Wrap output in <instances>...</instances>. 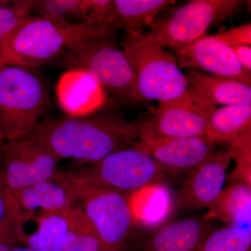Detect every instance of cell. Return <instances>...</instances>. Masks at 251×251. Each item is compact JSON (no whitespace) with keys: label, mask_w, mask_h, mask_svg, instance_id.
Here are the masks:
<instances>
[{"label":"cell","mask_w":251,"mask_h":251,"mask_svg":"<svg viewBox=\"0 0 251 251\" xmlns=\"http://www.w3.org/2000/svg\"><path fill=\"white\" fill-rule=\"evenodd\" d=\"M239 63L251 72V46H239L231 48Z\"/></svg>","instance_id":"1f68e13d"},{"label":"cell","mask_w":251,"mask_h":251,"mask_svg":"<svg viewBox=\"0 0 251 251\" xmlns=\"http://www.w3.org/2000/svg\"><path fill=\"white\" fill-rule=\"evenodd\" d=\"M69 211L48 213L21 211L15 224L18 244L34 251H62Z\"/></svg>","instance_id":"5bb4252c"},{"label":"cell","mask_w":251,"mask_h":251,"mask_svg":"<svg viewBox=\"0 0 251 251\" xmlns=\"http://www.w3.org/2000/svg\"><path fill=\"white\" fill-rule=\"evenodd\" d=\"M175 3V0H114L115 30L143 31Z\"/></svg>","instance_id":"44dd1931"},{"label":"cell","mask_w":251,"mask_h":251,"mask_svg":"<svg viewBox=\"0 0 251 251\" xmlns=\"http://www.w3.org/2000/svg\"><path fill=\"white\" fill-rule=\"evenodd\" d=\"M100 251H110L107 250V249H102L101 250H100Z\"/></svg>","instance_id":"d590c367"},{"label":"cell","mask_w":251,"mask_h":251,"mask_svg":"<svg viewBox=\"0 0 251 251\" xmlns=\"http://www.w3.org/2000/svg\"><path fill=\"white\" fill-rule=\"evenodd\" d=\"M13 1H6V0H0V7H5L12 4Z\"/></svg>","instance_id":"e575fe53"},{"label":"cell","mask_w":251,"mask_h":251,"mask_svg":"<svg viewBox=\"0 0 251 251\" xmlns=\"http://www.w3.org/2000/svg\"><path fill=\"white\" fill-rule=\"evenodd\" d=\"M112 28L90 23L57 21L41 16L26 18L10 38L0 64L36 71L64 52L91 38L114 35Z\"/></svg>","instance_id":"7a4b0ae2"},{"label":"cell","mask_w":251,"mask_h":251,"mask_svg":"<svg viewBox=\"0 0 251 251\" xmlns=\"http://www.w3.org/2000/svg\"><path fill=\"white\" fill-rule=\"evenodd\" d=\"M57 181L75 196L77 202L79 201L103 249L127 251L137 226L129 196L111 188L72 179L62 171Z\"/></svg>","instance_id":"5b68a950"},{"label":"cell","mask_w":251,"mask_h":251,"mask_svg":"<svg viewBox=\"0 0 251 251\" xmlns=\"http://www.w3.org/2000/svg\"><path fill=\"white\" fill-rule=\"evenodd\" d=\"M227 150H218L188 173L176 196V204L185 209L209 208L224 189L231 163Z\"/></svg>","instance_id":"4fadbf2b"},{"label":"cell","mask_w":251,"mask_h":251,"mask_svg":"<svg viewBox=\"0 0 251 251\" xmlns=\"http://www.w3.org/2000/svg\"><path fill=\"white\" fill-rule=\"evenodd\" d=\"M77 171L64 172L72 179L111 188L131 196L161 184L166 172L148 153L134 145L114 151L97 163Z\"/></svg>","instance_id":"52a82bcc"},{"label":"cell","mask_w":251,"mask_h":251,"mask_svg":"<svg viewBox=\"0 0 251 251\" xmlns=\"http://www.w3.org/2000/svg\"><path fill=\"white\" fill-rule=\"evenodd\" d=\"M251 128V105H226L215 109L206 135L214 144H227Z\"/></svg>","instance_id":"7402d4cb"},{"label":"cell","mask_w":251,"mask_h":251,"mask_svg":"<svg viewBox=\"0 0 251 251\" xmlns=\"http://www.w3.org/2000/svg\"><path fill=\"white\" fill-rule=\"evenodd\" d=\"M211 230V221L204 217L174 221L155 229L139 251H196Z\"/></svg>","instance_id":"2e32d148"},{"label":"cell","mask_w":251,"mask_h":251,"mask_svg":"<svg viewBox=\"0 0 251 251\" xmlns=\"http://www.w3.org/2000/svg\"><path fill=\"white\" fill-rule=\"evenodd\" d=\"M57 99L68 117L95 113L105 102L103 90L93 77L81 71H68L57 86Z\"/></svg>","instance_id":"9a60e30c"},{"label":"cell","mask_w":251,"mask_h":251,"mask_svg":"<svg viewBox=\"0 0 251 251\" xmlns=\"http://www.w3.org/2000/svg\"><path fill=\"white\" fill-rule=\"evenodd\" d=\"M45 81L23 68L0 64V140L4 143L30 134L49 110Z\"/></svg>","instance_id":"277c9868"},{"label":"cell","mask_w":251,"mask_h":251,"mask_svg":"<svg viewBox=\"0 0 251 251\" xmlns=\"http://www.w3.org/2000/svg\"><path fill=\"white\" fill-rule=\"evenodd\" d=\"M102 249L98 234L80 206H73L68 212L62 251H100Z\"/></svg>","instance_id":"603a6c76"},{"label":"cell","mask_w":251,"mask_h":251,"mask_svg":"<svg viewBox=\"0 0 251 251\" xmlns=\"http://www.w3.org/2000/svg\"><path fill=\"white\" fill-rule=\"evenodd\" d=\"M29 136L59 161L92 164L139 139L138 123L110 113L41 121Z\"/></svg>","instance_id":"6da1fadb"},{"label":"cell","mask_w":251,"mask_h":251,"mask_svg":"<svg viewBox=\"0 0 251 251\" xmlns=\"http://www.w3.org/2000/svg\"><path fill=\"white\" fill-rule=\"evenodd\" d=\"M85 22L116 31L114 0H88V14Z\"/></svg>","instance_id":"83f0119b"},{"label":"cell","mask_w":251,"mask_h":251,"mask_svg":"<svg viewBox=\"0 0 251 251\" xmlns=\"http://www.w3.org/2000/svg\"><path fill=\"white\" fill-rule=\"evenodd\" d=\"M59 161L31 137L4 143L0 166L5 184L11 191L44 180L57 181L61 172Z\"/></svg>","instance_id":"30bf717a"},{"label":"cell","mask_w":251,"mask_h":251,"mask_svg":"<svg viewBox=\"0 0 251 251\" xmlns=\"http://www.w3.org/2000/svg\"><path fill=\"white\" fill-rule=\"evenodd\" d=\"M204 218L211 221L219 220L234 227L251 226V186L237 181L224 188Z\"/></svg>","instance_id":"d6986e66"},{"label":"cell","mask_w":251,"mask_h":251,"mask_svg":"<svg viewBox=\"0 0 251 251\" xmlns=\"http://www.w3.org/2000/svg\"><path fill=\"white\" fill-rule=\"evenodd\" d=\"M133 145L148 153L165 171L174 173H189L216 151L215 144L206 135L138 140Z\"/></svg>","instance_id":"7c38bea8"},{"label":"cell","mask_w":251,"mask_h":251,"mask_svg":"<svg viewBox=\"0 0 251 251\" xmlns=\"http://www.w3.org/2000/svg\"><path fill=\"white\" fill-rule=\"evenodd\" d=\"M33 10L41 17L68 22L77 19L83 23L88 14V0H41L35 1Z\"/></svg>","instance_id":"d4e9b609"},{"label":"cell","mask_w":251,"mask_h":251,"mask_svg":"<svg viewBox=\"0 0 251 251\" xmlns=\"http://www.w3.org/2000/svg\"><path fill=\"white\" fill-rule=\"evenodd\" d=\"M121 46L133 74L140 100L172 101L190 87L174 54L160 46L149 31L125 32Z\"/></svg>","instance_id":"3957f363"},{"label":"cell","mask_w":251,"mask_h":251,"mask_svg":"<svg viewBox=\"0 0 251 251\" xmlns=\"http://www.w3.org/2000/svg\"><path fill=\"white\" fill-rule=\"evenodd\" d=\"M137 226L153 227L163 224L171 214L173 200L168 188L158 184L129 196Z\"/></svg>","instance_id":"ffe728a7"},{"label":"cell","mask_w":251,"mask_h":251,"mask_svg":"<svg viewBox=\"0 0 251 251\" xmlns=\"http://www.w3.org/2000/svg\"><path fill=\"white\" fill-rule=\"evenodd\" d=\"M4 143L0 140V166H1V162H2L3 157H4Z\"/></svg>","instance_id":"d6a6232c"},{"label":"cell","mask_w":251,"mask_h":251,"mask_svg":"<svg viewBox=\"0 0 251 251\" xmlns=\"http://www.w3.org/2000/svg\"><path fill=\"white\" fill-rule=\"evenodd\" d=\"M21 212V206L11 189L5 184L0 171V224Z\"/></svg>","instance_id":"f546056e"},{"label":"cell","mask_w":251,"mask_h":251,"mask_svg":"<svg viewBox=\"0 0 251 251\" xmlns=\"http://www.w3.org/2000/svg\"><path fill=\"white\" fill-rule=\"evenodd\" d=\"M68 71L90 74L103 90L126 102H138L134 74L115 35L91 38L77 44L55 61Z\"/></svg>","instance_id":"8992f818"},{"label":"cell","mask_w":251,"mask_h":251,"mask_svg":"<svg viewBox=\"0 0 251 251\" xmlns=\"http://www.w3.org/2000/svg\"><path fill=\"white\" fill-rule=\"evenodd\" d=\"M251 247V226H229L212 229L196 251H249Z\"/></svg>","instance_id":"cb8c5ba5"},{"label":"cell","mask_w":251,"mask_h":251,"mask_svg":"<svg viewBox=\"0 0 251 251\" xmlns=\"http://www.w3.org/2000/svg\"><path fill=\"white\" fill-rule=\"evenodd\" d=\"M191 88L213 105H251V87L234 79L185 69Z\"/></svg>","instance_id":"e0dca14e"},{"label":"cell","mask_w":251,"mask_h":251,"mask_svg":"<svg viewBox=\"0 0 251 251\" xmlns=\"http://www.w3.org/2000/svg\"><path fill=\"white\" fill-rule=\"evenodd\" d=\"M35 1H13L10 6L0 7V57L18 26L30 16Z\"/></svg>","instance_id":"484cf974"},{"label":"cell","mask_w":251,"mask_h":251,"mask_svg":"<svg viewBox=\"0 0 251 251\" xmlns=\"http://www.w3.org/2000/svg\"><path fill=\"white\" fill-rule=\"evenodd\" d=\"M19 214L8 218L0 224V251H12L19 246L15 234V224Z\"/></svg>","instance_id":"4dcf8cb0"},{"label":"cell","mask_w":251,"mask_h":251,"mask_svg":"<svg viewBox=\"0 0 251 251\" xmlns=\"http://www.w3.org/2000/svg\"><path fill=\"white\" fill-rule=\"evenodd\" d=\"M227 151L235 161L238 181L251 186V128L229 144Z\"/></svg>","instance_id":"4316f807"},{"label":"cell","mask_w":251,"mask_h":251,"mask_svg":"<svg viewBox=\"0 0 251 251\" xmlns=\"http://www.w3.org/2000/svg\"><path fill=\"white\" fill-rule=\"evenodd\" d=\"M241 3L239 0H193L162 12L149 32L164 49L179 50L207 36L210 29L232 16Z\"/></svg>","instance_id":"ba28073f"},{"label":"cell","mask_w":251,"mask_h":251,"mask_svg":"<svg viewBox=\"0 0 251 251\" xmlns=\"http://www.w3.org/2000/svg\"><path fill=\"white\" fill-rule=\"evenodd\" d=\"M213 36L230 48L239 46H251V23L242 25Z\"/></svg>","instance_id":"f1b7e54d"},{"label":"cell","mask_w":251,"mask_h":251,"mask_svg":"<svg viewBox=\"0 0 251 251\" xmlns=\"http://www.w3.org/2000/svg\"><path fill=\"white\" fill-rule=\"evenodd\" d=\"M215 109V105L190 88L182 98L158 104L151 117L138 123V140L206 135Z\"/></svg>","instance_id":"9c48e42d"},{"label":"cell","mask_w":251,"mask_h":251,"mask_svg":"<svg viewBox=\"0 0 251 251\" xmlns=\"http://www.w3.org/2000/svg\"><path fill=\"white\" fill-rule=\"evenodd\" d=\"M12 251H34L32 250V249H29V248L25 247H20V245L18 247L15 248L14 250Z\"/></svg>","instance_id":"836d02e7"},{"label":"cell","mask_w":251,"mask_h":251,"mask_svg":"<svg viewBox=\"0 0 251 251\" xmlns=\"http://www.w3.org/2000/svg\"><path fill=\"white\" fill-rule=\"evenodd\" d=\"M174 52L181 69L229 77L251 87V72L239 63L230 47L214 36H205L192 45Z\"/></svg>","instance_id":"8fae6325"},{"label":"cell","mask_w":251,"mask_h":251,"mask_svg":"<svg viewBox=\"0 0 251 251\" xmlns=\"http://www.w3.org/2000/svg\"><path fill=\"white\" fill-rule=\"evenodd\" d=\"M21 206L28 213L62 212L70 210L76 198L59 181L44 180L11 191Z\"/></svg>","instance_id":"ac0fdd59"}]
</instances>
